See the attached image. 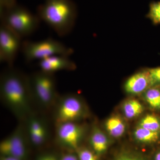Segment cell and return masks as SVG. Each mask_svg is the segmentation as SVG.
<instances>
[{"label":"cell","instance_id":"obj_11","mask_svg":"<svg viewBox=\"0 0 160 160\" xmlns=\"http://www.w3.org/2000/svg\"><path fill=\"white\" fill-rule=\"evenodd\" d=\"M38 66L42 71L54 74L56 72L67 70L72 71L76 68L75 63L69 58V56L57 55L40 60Z\"/></svg>","mask_w":160,"mask_h":160},{"label":"cell","instance_id":"obj_26","mask_svg":"<svg viewBox=\"0 0 160 160\" xmlns=\"http://www.w3.org/2000/svg\"><path fill=\"white\" fill-rule=\"evenodd\" d=\"M0 160H21L14 158L9 157L1 156Z\"/></svg>","mask_w":160,"mask_h":160},{"label":"cell","instance_id":"obj_4","mask_svg":"<svg viewBox=\"0 0 160 160\" xmlns=\"http://www.w3.org/2000/svg\"><path fill=\"white\" fill-rule=\"evenodd\" d=\"M29 78L32 98L44 109L54 107L58 97L53 74L40 70Z\"/></svg>","mask_w":160,"mask_h":160},{"label":"cell","instance_id":"obj_21","mask_svg":"<svg viewBox=\"0 0 160 160\" xmlns=\"http://www.w3.org/2000/svg\"><path fill=\"white\" fill-rule=\"evenodd\" d=\"M79 160H97L95 155L87 149H80L78 152Z\"/></svg>","mask_w":160,"mask_h":160},{"label":"cell","instance_id":"obj_24","mask_svg":"<svg viewBox=\"0 0 160 160\" xmlns=\"http://www.w3.org/2000/svg\"><path fill=\"white\" fill-rule=\"evenodd\" d=\"M37 160H58V159L55 155L52 153H47V154L41 156Z\"/></svg>","mask_w":160,"mask_h":160},{"label":"cell","instance_id":"obj_8","mask_svg":"<svg viewBox=\"0 0 160 160\" xmlns=\"http://www.w3.org/2000/svg\"><path fill=\"white\" fill-rule=\"evenodd\" d=\"M22 38L3 25L0 26V61L10 67L14 63L19 51L21 49Z\"/></svg>","mask_w":160,"mask_h":160},{"label":"cell","instance_id":"obj_10","mask_svg":"<svg viewBox=\"0 0 160 160\" xmlns=\"http://www.w3.org/2000/svg\"><path fill=\"white\" fill-rule=\"evenodd\" d=\"M24 122L29 142L35 146L44 145L50 136L48 125L45 119L32 113Z\"/></svg>","mask_w":160,"mask_h":160},{"label":"cell","instance_id":"obj_22","mask_svg":"<svg viewBox=\"0 0 160 160\" xmlns=\"http://www.w3.org/2000/svg\"><path fill=\"white\" fill-rule=\"evenodd\" d=\"M16 5V0H0L1 10L9 9Z\"/></svg>","mask_w":160,"mask_h":160},{"label":"cell","instance_id":"obj_2","mask_svg":"<svg viewBox=\"0 0 160 160\" xmlns=\"http://www.w3.org/2000/svg\"><path fill=\"white\" fill-rule=\"evenodd\" d=\"M37 15L59 36L64 37L74 27L77 9L71 0H45L38 7Z\"/></svg>","mask_w":160,"mask_h":160},{"label":"cell","instance_id":"obj_9","mask_svg":"<svg viewBox=\"0 0 160 160\" xmlns=\"http://www.w3.org/2000/svg\"><path fill=\"white\" fill-rule=\"evenodd\" d=\"M85 129L77 122H68L57 124L56 137L62 145L77 149L84 136Z\"/></svg>","mask_w":160,"mask_h":160},{"label":"cell","instance_id":"obj_15","mask_svg":"<svg viewBox=\"0 0 160 160\" xmlns=\"http://www.w3.org/2000/svg\"><path fill=\"white\" fill-rule=\"evenodd\" d=\"M123 113L126 118L132 119L137 117L144 111V107L138 100L130 99L127 100L123 104Z\"/></svg>","mask_w":160,"mask_h":160},{"label":"cell","instance_id":"obj_25","mask_svg":"<svg viewBox=\"0 0 160 160\" xmlns=\"http://www.w3.org/2000/svg\"><path fill=\"white\" fill-rule=\"evenodd\" d=\"M60 160H79L78 158L75 155L68 153L63 156Z\"/></svg>","mask_w":160,"mask_h":160},{"label":"cell","instance_id":"obj_5","mask_svg":"<svg viewBox=\"0 0 160 160\" xmlns=\"http://www.w3.org/2000/svg\"><path fill=\"white\" fill-rule=\"evenodd\" d=\"M21 51L26 62L42 60L57 55L69 56L73 49L51 38L38 42L26 41L22 42Z\"/></svg>","mask_w":160,"mask_h":160},{"label":"cell","instance_id":"obj_7","mask_svg":"<svg viewBox=\"0 0 160 160\" xmlns=\"http://www.w3.org/2000/svg\"><path fill=\"white\" fill-rule=\"evenodd\" d=\"M27 136L25 125L21 123L6 138L0 143L2 156L26 160L28 158Z\"/></svg>","mask_w":160,"mask_h":160},{"label":"cell","instance_id":"obj_20","mask_svg":"<svg viewBox=\"0 0 160 160\" xmlns=\"http://www.w3.org/2000/svg\"><path fill=\"white\" fill-rule=\"evenodd\" d=\"M148 70L150 76V87L160 86V66L148 68Z\"/></svg>","mask_w":160,"mask_h":160},{"label":"cell","instance_id":"obj_12","mask_svg":"<svg viewBox=\"0 0 160 160\" xmlns=\"http://www.w3.org/2000/svg\"><path fill=\"white\" fill-rule=\"evenodd\" d=\"M150 87V76L148 68L131 76L127 79L124 85L126 93L132 95L143 93Z\"/></svg>","mask_w":160,"mask_h":160},{"label":"cell","instance_id":"obj_1","mask_svg":"<svg viewBox=\"0 0 160 160\" xmlns=\"http://www.w3.org/2000/svg\"><path fill=\"white\" fill-rule=\"evenodd\" d=\"M10 68L1 76V100L16 117L20 121H25L33 113L29 77Z\"/></svg>","mask_w":160,"mask_h":160},{"label":"cell","instance_id":"obj_3","mask_svg":"<svg viewBox=\"0 0 160 160\" xmlns=\"http://www.w3.org/2000/svg\"><path fill=\"white\" fill-rule=\"evenodd\" d=\"M1 24L7 26L20 37L30 35L38 28L41 20L23 6H16L1 10Z\"/></svg>","mask_w":160,"mask_h":160},{"label":"cell","instance_id":"obj_18","mask_svg":"<svg viewBox=\"0 0 160 160\" xmlns=\"http://www.w3.org/2000/svg\"><path fill=\"white\" fill-rule=\"evenodd\" d=\"M138 126L151 131L160 132V120L154 115H146L140 120Z\"/></svg>","mask_w":160,"mask_h":160},{"label":"cell","instance_id":"obj_19","mask_svg":"<svg viewBox=\"0 0 160 160\" xmlns=\"http://www.w3.org/2000/svg\"><path fill=\"white\" fill-rule=\"evenodd\" d=\"M146 17L154 25H160V1L152 2L149 4Z\"/></svg>","mask_w":160,"mask_h":160},{"label":"cell","instance_id":"obj_23","mask_svg":"<svg viewBox=\"0 0 160 160\" xmlns=\"http://www.w3.org/2000/svg\"><path fill=\"white\" fill-rule=\"evenodd\" d=\"M116 160H144L136 156L130 154H122Z\"/></svg>","mask_w":160,"mask_h":160},{"label":"cell","instance_id":"obj_13","mask_svg":"<svg viewBox=\"0 0 160 160\" xmlns=\"http://www.w3.org/2000/svg\"><path fill=\"white\" fill-rule=\"evenodd\" d=\"M89 142L92 149L98 154L103 153L108 148L109 142L107 136L98 127H93Z\"/></svg>","mask_w":160,"mask_h":160},{"label":"cell","instance_id":"obj_6","mask_svg":"<svg viewBox=\"0 0 160 160\" xmlns=\"http://www.w3.org/2000/svg\"><path fill=\"white\" fill-rule=\"evenodd\" d=\"M54 107V117L56 124L78 122L85 117L86 110L78 96L67 94L58 98Z\"/></svg>","mask_w":160,"mask_h":160},{"label":"cell","instance_id":"obj_14","mask_svg":"<svg viewBox=\"0 0 160 160\" xmlns=\"http://www.w3.org/2000/svg\"><path fill=\"white\" fill-rule=\"evenodd\" d=\"M105 125L108 133L113 138L121 137L126 131L125 123L121 118L117 116L109 118L106 121Z\"/></svg>","mask_w":160,"mask_h":160},{"label":"cell","instance_id":"obj_17","mask_svg":"<svg viewBox=\"0 0 160 160\" xmlns=\"http://www.w3.org/2000/svg\"><path fill=\"white\" fill-rule=\"evenodd\" d=\"M160 86L149 87L143 94L144 99L149 106L154 109H160Z\"/></svg>","mask_w":160,"mask_h":160},{"label":"cell","instance_id":"obj_27","mask_svg":"<svg viewBox=\"0 0 160 160\" xmlns=\"http://www.w3.org/2000/svg\"><path fill=\"white\" fill-rule=\"evenodd\" d=\"M155 160H160V151L158 152L155 156Z\"/></svg>","mask_w":160,"mask_h":160},{"label":"cell","instance_id":"obj_16","mask_svg":"<svg viewBox=\"0 0 160 160\" xmlns=\"http://www.w3.org/2000/svg\"><path fill=\"white\" fill-rule=\"evenodd\" d=\"M159 135V132L151 131L138 126L133 131L134 138L143 143L154 142L158 139Z\"/></svg>","mask_w":160,"mask_h":160}]
</instances>
